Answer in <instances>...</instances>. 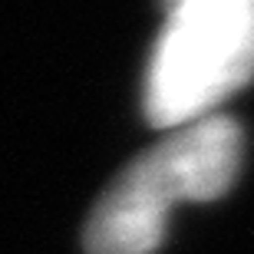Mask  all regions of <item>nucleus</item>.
Returning a JSON list of instances; mask_svg holds the SVG:
<instances>
[{
    "label": "nucleus",
    "mask_w": 254,
    "mask_h": 254,
    "mask_svg": "<svg viewBox=\"0 0 254 254\" xmlns=\"http://www.w3.org/2000/svg\"><path fill=\"white\" fill-rule=\"evenodd\" d=\"M241 152V129L228 116L175 129L103 191L86 221V254H152L165 238L175 205L211 201L231 189Z\"/></svg>",
    "instance_id": "f257e3e1"
},
{
    "label": "nucleus",
    "mask_w": 254,
    "mask_h": 254,
    "mask_svg": "<svg viewBox=\"0 0 254 254\" xmlns=\"http://www.w3.org/2000/svg\"><path fill=\"white\" fill-rule=\"evenodd\" d=\"M251 79L254 0H182L152 50L145 116L159 129H182Z\"/></svg>",
    "instance_id": "f03ea898"
},
{
    "label": "nucleus",
    "mask_w": 254,
    "mask_h": 254,
    "mask_svg": "<svg viewBox=\"0 0 254 254\" xmlns=\"http://www.w3.org/2000/svg\"><path fill=\"white\" fill-rule=\"evenodd\" d=\"M175 3H182V0H165V7H169V10H172V7H175Z\"/></svg>",
    "instance_id": "7ed1b4c3"
}]
</instances>
